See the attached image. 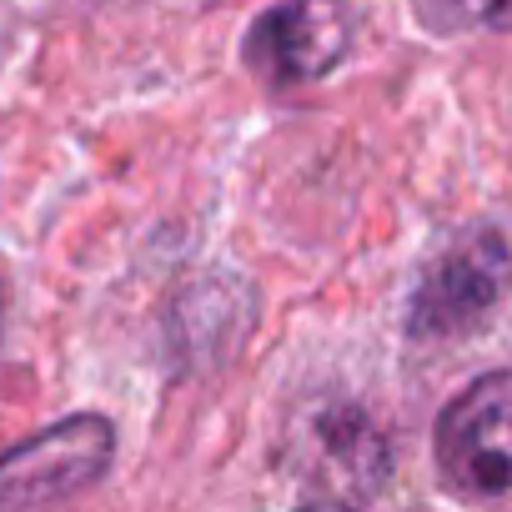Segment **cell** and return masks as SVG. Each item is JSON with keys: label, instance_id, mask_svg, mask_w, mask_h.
<instances>
[{"label": "cell", "instance_id": "1", "mask_svg": "<svg viewBox=\"0 0 512 512\" xmlns=\"http://www.w3.org/2000/svg\"><path fill=\"white\" fill-rule=\"evenodd\" d=\"M432 457L462 502L512 507V372H487L442 407Z\"/></svg>", "mask_w": 512, "mask_h": 512}, {"label": "cell", "instance_id": "2", "mask_svg": "<svg viewBox=\"0 0 512 512\" xmlns=\"http://www.w3.org/2000/svg\"><path fill=\"white\" fill-rule=\"evenodd\" d=\"M116 457V427L96 412L66 417L0 457V512H31L91 487Z\"/></svg>", "mask_w": 512, "mask_h": 512}, {"label": "cell", "instance_id": "3", "mask_svg": "<svg viewBox=\"0 0 512 512\" xmlns=\"http://www.w3.org/2000/svg\"><path fill=\"white\" fill-rule=\"evenodd\" d=\"M352 46L342 0H282L246 31V66L277 91L322 81Z\"/></svg>", "mask_w": 512, "mask_h": 512}, {"label": "cell", "instance_id": "4", "mask_svg": "<svg viewBox=\"0 0 512 512\" xmlns=\"http://www.w3.org/2000/svg\"><path fill=\"white\" fill-rule=\"evenodd\" d=\"M507 277H512V256L492 231L452 241L412 297V332L417 337H457V332L477 327L507 292Z\"/></svg>", "mask_w": 512, "mask_h": 512}, {"label": "cell", "instance_id": "5", "mask_svg": "<svg viewBox=\"0 0 512 512\" xmlns=\"http://www.w3.org/2000/svg\"><path fill=\"white\" fill-rule=\"evenodd\" d=\"M422 26L457 36V31H512V0H417Z\"/></svg>", "mask_w": 512, "mask_h": 512}, {"label": "cell", "instance_id": "6", "mask_svg": "<svg viewBox=\"0 0 512 512\" xmlns=\"http://www.w3.org/2000/svg\"><path fill=\"white\" fill-rule=\"evenodd\" d=\"M307 512H342V507H307Z\"/></svg>", "mask_w": 512, "mask_h": 512}]
</instances>
